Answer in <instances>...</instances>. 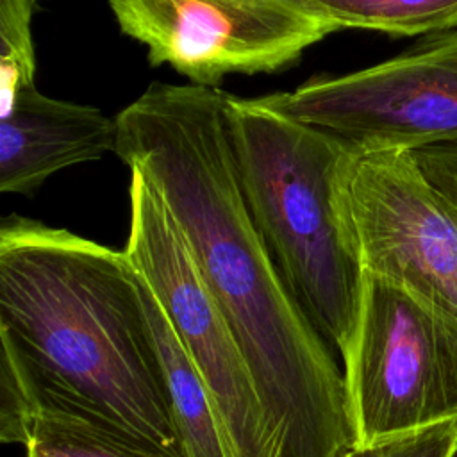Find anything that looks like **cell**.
I'll return each instance as SVG.
<instances>
[{
    "mask_svg": "<svg viewBox=\"0 0 457 457\" xmlns=\"http://www.w3.org/2000/svg\"><path fill=\"white\" fill-rule=\"evenodd\" d=\"M225 118L243 195L270 259L316 334L345 361L366 284L345 202L346 175L359 155L261 96L227 93Z\"/></svg>",
    "mask_w": 457,
    "mask_h": 457,
    "instance_id": "7a4b0ae2",
    "label": "cell"
},
{
    "mask_svg": "<svg viewBox=\"0 0 457 457\" xmlns=\"http://www.w3.org/2000/svg\"><path fill=\"white\" fill-rule=\"evenodd\" d=\"M345 202L364 270L457 316V212L412 154L355 157Z\"/></svg>",
    "mask_w": 457,
    "mask_h": 457,
    "instance_id": "52a82bcc",
    "label": "cell"
},
{
    "mask_svg": "<svg viewBox=\"0 0 457 457\" xmlns=\"http://www.w3.org/2000/svg\"><path fill=\"white\" fill-rule=\"evenodd\" d=\"M36 0H0V116L21 91L36 86V55L30 32Z\"/></svg>",
    "mask_w": 457,
    "mask_h": 457,
    "instance_id": "7c38bea8",
    "label": "cell"
},
{
    "mask_svg": "<svg viewBox=\"0 0 457 457\" xmlns=\"http://www.w3.org/2000/svg\"><path fill=\"white\" fill-rule=\"evenodd\" d=\"M123 250L23 216L0 225V418L27 441L64 412L186 457L148 318Z\"/></svg>",
    "mask_w": 457,
    "mask_h": 457,
    "instance_id": "6da1fadb",
    "label": "cell"
},
{
    "mask_svg": "<svg viewBox=\"0 0 457 457\" xmlns=\"http://www.w3.org/2000/svg\"><path fill=\"white\" fill-rule=\"evenodd\" d=\"M23 446L27 457H171L121 430L64 412H37Z\"/></svg>",
    "mask_w": 457,
    "mask_h": 457,
    "instance_id": "30bf717a",
    "label": "cell"
},
{
    "mask_svg": "<svg viewBox=\"0 0 457 457\" xmlns=\"http://www.w3.org/2000/svg\"><path fill=\"white\" fill-rule=\"evenodd\" d=\"M341 29L393 36L457 30V0H309Z\"/></svg>",
    "mask_w": 457,
    "mask_h": 457,
    "instance_id": "8fae6325",
    "label": "cell"
},
{
    "mask_svg": "<svg viewBox=\"0 0 457 457\" xmlns=\"http://www.w3.org/2000/svg\"><path fill=\"white\" fill-rule=\"evenodd\" d=\"M425 177L457 212V143L411 152Z\"/></svg>",
    "mask_w": 457,
    "mask_h": 457,
    "instance_id": "5bb4252c",
    "label": "cell"
},
{
    "mask_svg": "<svg viewBox=\"0 0 457 457\" xmlns=\"http://www.w3.org/2000/svg\"><path fill=\"white\" fill-rule=\"evenodd\" d=\"M129 200L130 225L123 252L146 280L205 382L236 457H277L253 378L175 216L137 170H130Z\"/></svg>",
    "mask_w": 457,
    "mask_h": 457,
    "instance_id": "5b68a950",
    "label": "cell"
},
{
    "mask_svg": "<svg viewBox=\"0 0 457 457\" xmlns=\"http://www.w3.org/2000/svg\"><path fill=\"white\" fill-rule=\"evenodd\" d=\"M355 445L457 423V316L366 271L343 361Z\"/></svg>",
    "mask_w": 457,
    "mask_h": 457,
    "instance_id": "3957f363",
    "label": "cell"
},
{
    "mask_svg": "<svg viewBox=\"0 0 457 457\" xmlns=\"http://www.w3.org/2000/svg\"><path fill=\"white\" fill-rule=\"evenodd\" d=\"M148 318L186 457H236L216 403L148 287Z\"/></svg>",
    "mask_w": 457,
    "mask_h": 457,
    "instance_id": "9c48e42d",
    "label": "cell"
},
{
    "mask_svg": "<svg viewBox=\"0 0 457 457\" xmlns=\"http://www.w3.org/2000/svg\"><path fill=\"white\" fill-rule=\"evenodd\" d=\"M116 137V118L32 86L0 116V191L30 193L55 171L114 152Z\"/></svg>",
    "mask_w": 457,
    "mask_h": 457,
    "instance_id": "ba28073f",
    "label": "cell"
},
{
    "mask_svg": "<svg viewBox=\"0 0 457 457\" xmlns=\"http://www.w3.org/2000/svg\"><path fill=\"white\" fill-rule=\"evenodd\" d=\"M261 98L337 137L355 155L457 143V30L430 34L378 64L312 77Z\"/></svg>",
    "mask_w": 457,
    "mask_h": 457,
    "instance_id": "277c9868",
    "label": "cell"
},
{
    "mask_svg": "<svg viewBox=\"0 0 457 457\" xmlns=\"http://www.w3.org/2000/svg\"><path fill=\"white\" fill-rule=\"evenodd\" d=\"M457 423L437 425L371 445H355L343 457H453Z\"/></svg>",
    "mask_w": 457,
    "mask_h": 457,
    "instance_id": "4fadbf2b",
    "label": "cell"
},
{
    "mask_svg": "<svg viewBox=\"0 0 457 457\" xmlns=\"http://www.w3.org/2000/svg\"><path fill=\"white\" fill-rule=\"evenodd\" d=\"M123 34L191 84L216 87L230 73H270L293 64L339 30L309 0H109Z\"/></svg>",
    "mask_w": 457,
    "mask_h": 457,
    "instance_id": "8992f818",
    "label": "cell"
}]
</instances>
